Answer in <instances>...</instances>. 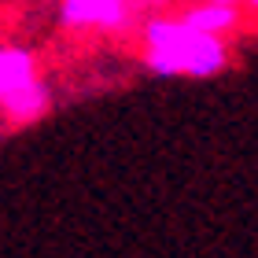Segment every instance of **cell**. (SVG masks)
Returning a JSON list of instances; mask_svg holds the SVG:
<instances>
[{"label": "cell", "instance_id": "cell-1", "mask_svg": "<svg viewBox=\"0 0 258 258\" xmlns=\"http://www.w3.org/2000/svg\"><path fill=\"white\" fill-rule=\"evenodd\" d=\"M144 67L159 78H214L229 67V41L192 30L181 15L155 11L144 26Z\"/></svg>", "mask_w": 258, "mask_h": 258}, {"label": "cell", "instance_id": "cell-2", "mask_svg": "<svg viewBox=\"0 0 258 258\" xmlns=\"http://www.w3.org/2000/svg\"><path fill=\"white\" fill-rule=\"evenodd\" d=\"M137 15V0H59V22L74 33H122Z\"/></svg>", "mask_w": 258, "mask_h": 258}, {"label": "cell", "instance_id": "cell-3", "mask_svg": "<svg viewBox=\"0 0 258 258\" xmlns=\"http://www.w3.org/2000/svg\"><path fill=\"white\" fill-rule=\"evenodd\" d=\"M181 19L188 22L192 30L199 33H210V37H232L240 26H243V8L236 4H218V0H196L181 11Z\"/></svg>", "mask_w": 258, "mask_h": 258}, {"label": "cell", "instance_id": "cell-4", "mask_svg": "<svg viewBox=\"0 0 258 258\" xmlns=\"http://www.w3.org/2000/svg\"><path fill=\"white\" fill-rule=\"evenodd\" d=\"M37 78H41L37 59H33L30 48H22V44H0V103Z\"/></svg>", "mask_w": 258, "mask_h": 258}, {"label": "cell", "instance_id": "cell-5", "mask_svg": "<svg viewBox=\"0 0 258 258\" xmlns=\"http://www.w3.org/2000/svg\"><path fill=\"white\" fill-rule=\"evenodd\" d=\"M48 107H52V89L37 78V81H30L26 89H19L15 96H8L0 103V114H4L11 125H30V122L44 118Z\"/></svg>", "mask_w": 258, "mask_h": 258}, {"label": "cell", "instance_id": "cell-6", "mask_svg": "<svg viewBox=\"0 0 258 258\" xmlns=\"http://www.w3.org/2000/svg\"><path fill=\"white\" fill-rule=\"evenodd\" d=\"M218 4H236V8H254V0H218Z\"/></svg>", "mask_w": 258, "mask_h": 258}]
</instances>
